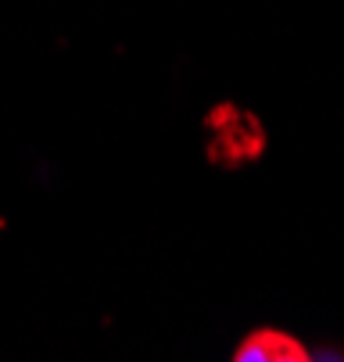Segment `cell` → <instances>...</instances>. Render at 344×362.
<instances>
[{"instance_id": "cell-1", "label": "cell", "mask_w": 344, "mask_h": 362, "mask_svg": "<svg viewBox=\"0 0 344 362\" xmlns=\"http://www.w3.org/2000/svg\"><path fill=\"white\" fill-rule=\"evenodd\" d=\"M230 362H312V351L287 330L259 327L237 344Z\"/></svg>"}]
</instances>
